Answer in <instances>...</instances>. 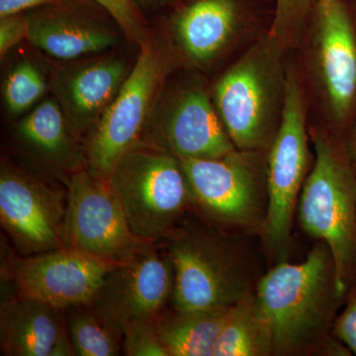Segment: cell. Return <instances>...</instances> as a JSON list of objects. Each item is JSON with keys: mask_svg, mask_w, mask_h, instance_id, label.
<instances>
[{"mask_svg": "<svg viewBox=\"0 0 356 356\" xmlns=\"http://www.w3.org/2000/svg\"><path fill=\"white\" fill-rule=\"evenodd\" d=\"M255 296L270 325L274 355L313 350L322 343L343 296L330 248L317 243L303 262L278 264L259 281Z\"/></svg>", "mask_w": 356, "mask_h": 356, "instance_id": "obj_1", "label": "cell"}, {"mask_svg": "<svg viewBox=\"0 0 356 356\" xmlns=\"http://www.w3.org/2000/svg\"><path fill=\"white\" fill-rule=\"evenodd\" d=\"M282 50L267 36L248 49L215 86L213 102L236 149L259 152L273 144L284 102Z\"/></svg>", "mask_w": 356, "mask_h": 356, "instance_id": "obj_2", "label": "cell"}, {"mask_svg": "<svg viewBox=\"0 0 356 356\" xmlns=\"http://www.w3.org/2000/svg\"><path fill=\"white\" fill-rule=\"evenodd\" d=\"M159 242L175 270L172 308H227L250 292L242 255L216 229L180 219Z\"/></svg>", "mask_w": 356, "mask_h": 356, "instance_id": "obj_3", "label": "cell"}, {"mask_svg": "<svg viewBox=\"0 0 356 356\" xmlns=\"http://www.w3.org/2000/svg\"><path fill=\"white\" fill-rule=\"evenodd\" d=\"M107 185L133 233L149 242L165 238L192 203L179 159L144 145L119 159Z\"/></svg>", "mask_w": 356, "mask_h": 356, "instance_id": "obj_4", "label": "cell"}, {"mask_svg": "<svg viewBox=\"0 0 356 356\" xmlns=\"http://www.w3.org/2000/svg\"><path fill=\"white\" fill-rule=\"evenodd\" d=\"M314 145L315 165L300 193V222L330 248L344 295L356 261V177L324 134H316Z\"/></svg>", "mask_w": 356, "mask_h": 356, "instance_id": "obj_5", "label": "cell"}, {"mask_svg": "<svg viewBox=\"0 0 356 356\" xmlns=\"http://www.w3.org/2000/svg\"><path fill=\"white\" fill-rule=\"evenodd\" d=\"M165 72L163 51L152 41L140 49L118 95L84 139L86 170L105 184L119 159L140 144Z\"/></svg>", "mask_w": 356, "mask_h": 356, "instance_id": "obj_6", "label": "cell"}, {"mask_svg": "<svg viewBox=\"0 0 356 356\" xmlns=\"http://www.w3.org/2000/svg\"><path fill=\"white\" fill-rule=\"evenodd\" d=\"M259 152L240 151L217 159H179L192 203L211 220L238 227L266 225L267 170Z\"/></svg>", "mask_w": 356, "mask_h": 356, "instance_id": "obj_7", "label": "cell"}, {"mask_svg": "<svg viewBox=\"0 0 356 356\" xmlns=\"http://www.w3.org/2000/svg\"><path fill=\"white\" fill-rule=\"evenodd\" d=\"M67 192L7 159L0 166V222L23 257L65 248Z\"/></svg>", "mask_w": 356, "mask_h": 356, "instance_id": "obj_8", "label": "cell"}, {"mask_svg": "<svg viewBox=\"0 0 356 356\" xmlns=\"http://www.w3.org/2000/svg\"><path fill=\"white\" fill-rule=\"evenodd\" d=\"M308 165L305 98L296 72L288 69L280 123L266 166L268 210L264 227L276 250H283L289 243L293 214Z\"/></svg>", "mask_w": 356, "mask_h": 356, "instance_id": "obj_9", "label": "cell"}, {"mask_svg": "<svg viewBox=\"0 0 356 356\" xmlns=\"http://www.w3.org/2000/svg\"><path fill=\"white\" fill-rule=\"evenodd\" d=\"M65 188V248L119 264L132 259L151 243L133 233L108 185L86 168L70 175Z\"/></svg>", "mask_w": 356, "mask_h": 356, "instance_id": "obj_10", "label": "cell"}, {"mask_svg": "<svg viewBox=\"0 0 356 356\" xmlns=\"http://www.w3.org/2000/svg\"><path fill=\"white\" fill-rule=\"evenodd\" d=\"M140 144L178 159H217L236 149L210 95L194 84L156 102Z\"/></svg>", "mask_w": 356, "mask_h": 356, "instance_id": "obj_11", "label": "cell"}, {"mask_svg": "<svg viewBox=\"0 0 356 356\" xmlns=\"http://www.w3.org/2000/svg\"><path fill=\"white\" fill-rule=\"evenodd\" d=\"M2 259L1 277L17 293L64 310L90 303L116 266L65 247L29 257L9 252Z\"/></svg>", "mask_w": 356, "mask_h": 356, "instance_id": "obj_12", "label": "cell"}, {"mask_svg": "<svg viewBox=\"0 0 356 356\" xmlns=\"http://www.w3.org/2000/svg\"><path fill=\"white\" fill-rule=\"evenodd\" d=\"M173 286L172 261L159 242H151L110 269L90 303L123 329L132 323L156 321L170 305Z\"/></svg>", "mask_w": 356, "mask_h": 356, "instance_id": "obj_13", "label": "cell"}, {"mask_svg": "<svg viewBox=\"0 0 356 356\" xmlns=\"http://www.w3.org/2000/svg\"><path fill=\"white\" fill-rule=\"evenodd\" d=\"M0 350L4 356H74L64 309L2 292Z\"/></svg>", "mask_w": 356, "mask_h": 356, "instance_id": "obj_14", "label": "cell"}, {"mask_svg": "<svg viewBox=\"0 0 356 356\" xmlns=\"http://www.w3.org/2000/svg\"><path fill=\"white\" fill-rule=\"evenodd\" d=\"M98 9L102 8L44 6L27 11V40L58 60H77L109 50L119 44L120 36L95 17Z\"/></svg>", "mask_w": 356, "mask_h": 356, "instance_id": "obj_15", "label": "cell"}, {"mask_svg": "<svg viewBox=\"0 0 356 356\" xmlns=\"http://www.w3.org/2000/svg\"><path fill=\"white\" fill-rule=\"evenodd\" d=\"M128 74L127 63L117 57L89 60L58 72L54 95L76 138L81 140L83 136L88 137Z\"/></svg>", "mask_w": 356, "mask_h": 356, "instance_id": "obj_16", "label": "cell"}, {"mask_svg": "<svg viewBox=\"0 0 356 356\" xmlns=\"http://www.w3.org/2000/svg\"><path fill=\"white\" fill-rule=\"evenodd\" d=\"M318 70L334 117L343 120L356 97V39L350 13L341 0L318 2Z\"/></svg>", "mask_w": 356, "mask_h": 356, "instance_id": "obj_17", "label": "cell"}, {"mask_svg": "<svg viewBox=\"0 0 356 356\" xmlns=\"http://www.w3.org/2000/svg\"><path fill=\"white\" fill-rule=\"evenodd\" d=\"M14 140L26 158L65 186L70 175L88 168L83 144L70 130L55 97L44 100L16 125Z\"/></svg>", "mask_w": 356, "mask_h": 356, "instance_id": "obj_18", "label": "cell"}, {"mask_svg": "<svg viewBox=\"0 0 356 356\" xmlns=\"http://www.w3.org/2000/svg\"><path fill=\"white\" fill-rule=\"evenodd\" d=\"M242 18L238 0H191L173 14L175 43L191 64H208L235 38Z\"/></svg>", "mask_w": 356, "mask_h": 356, "instance_id": "obj_19", "label": "cell"}, {"mask_svg": "<svg viewBox=\"0 0 356 356\" xmlns=\"http://www.w3.org/2000/svg\"><path fill=\"white\" fill-rule=\"evenodd\" d=\"M229 309H165L156 325L168 356H213Z\"/></svg>", "mask_w": 356, "mask_h": 356, "instance_id": "obj_20", "label": "cell"}, {"mask_svg": "<svg viewBox=\"0 0 356 356\" xmlns=\"http://www.w3.org/2000/svg\"><path fill=\"white\" fill-rule=\"evenodd\" d=\"M274 355L270 325L250 291L229 307L213 356Z\"/></svg>", "mask_w": 356, "mask_h": 356, "instance_id": "obj_21", "label": "cell"}, {"mask_svg": "<svg viewBox=\"0 0 356 356\" xmlns=\"http://www.w3.org/2000/svg\"><path fill=\"white\" fill-rule=\"evenodd\" d=\"M65 315L74 355H122L123 329L92 304L69 307Z\"/></svg>", "mask_w": 356, "mask_h": 356, "instance_id": "obj_22", "label": "cell"}, {"mask_svg": "<svg viewBox=\"0 0 356 356\" xmlns=\"http://www.w3.org/2000/svg\"><path fill=\"white\" fill-rule=\"evenodd\" d=\"M47 89L46 81L38 67L29 60L19 63L6 79L3 100L13 116H19L41 99Z\"/></svg>", "mask_w": 356, "mask_h": 356, "instance_id": "obj_23", "label": "cell"}, {"mask_svg": "<svg viewBox=\"0 0 356 356\" xmlns=\"http://www.w3.org/2000/svg\"><path fill=\"white\" fill-rule=\"evenodd\" d=\"M318 0H275V13L268 36L284 49L294 43Z\"/></svg>", "mask_w": 356, "mask_h": 356, "instance_id": "obj_24", "label": "cell"}, {"mask_svg": "<svg viewBox=\"0 0 356 356\" xmlns=\"http://www.w3.org/2000/svg\"><path fill=\"white\" fill-rule=\"evenodd\" d=\"M109 14L122 34L132 43L144 49L151 43L144 13L134 0H90Z\"/></svg>", "mask_w": 356, "mask_h": 356, "instance_id": "obj_25", "label": "cell"}, {"mask_svg": "<svg viewBox=\"0 0 356 356\" xmlns=\"http://www.w3.org/2000/svg\"><path fill=\"white\" fill-rule=\"evenodd\" d=\"M122 355L125 356H168L156 330V321H144L123 327Z\"/></svg>", "mask_w": 356, "mask_h": 356, "instance_id": "obj_26", "label": "cell"}, {"mask_svg": "<svg viewBox=\"0 0 356 356\" xmlns=\"http://www.w3.org/2000/svg\"><path fill=\"white\" fill-rule=\"evenodd\" d=\"M27 31L26 13L0 18V57L3 58L16 44L27 39Z\"/></svg>", "mask_w": 356, "mask_h": 356, "instance_id": "obj_27", "label": "cell"}, {"mask_svg": "<svg viewBox=\"0 0 356 356\" xmlns=\"http://www.w3.org/2000/svg\"><path fill=\"white\" fill-rule=\"evenodd\" d=\"M44 6H98L90 0H0V18ZM100 7V6H99Z\"/></svg>", "mask_w": 356, "mask_h": 356, "instance_id": "obj_28", "label": "cell"}, {"mask_svg": "<svg viewBox=\"0 0 356 356\" xmlns=\"http://www.w3.org/2000/svg\"><path fill=\"white\" fill-rule=\"evenodd\" d=\"M334 334L356 355V290L334 324Z\"/></svg>", "mask_w": 356, "mask_h": 356, "instance_id": "obj_29", "label": "cell"}, {"mask_svg": "<svg viewBox=\"0 0 356 356\" xmlns=\"http://www.w3.org/2000/svg\"><path fill=\"white\" fill-rule=\"evenodd\" d=\"M142 11H153L172 3V0H134Z\"/></svg>", "mask_w": 356, "mask_h": 356, "instance_id": "obj_30", "label": "cell"}, {"mask_svg": "<svg viewBox=\"0 0 356 356\" xmlns=\"http://www.w3.org/2000/svg\"><path fill=\"white\" fill-rule=\"evenodd\" d=\"M350 149L353 158L356 161V125L355 129H353V136H351Z\"/></svg>", "mask_w": 356, "mask_h": 356, "instance_id": "obj_31", "label": "cell"}, {"mask_svg": "<svg viewBox=\"0 0 356 356\" xmlns=\"http://www.w3.org/2000/svg\"><path fill=\"white\" fill-rule=\"evenodd\" d=\"M330 1V0H318V2H327Z\"/></svg>", "mask_w": 356, "mask_h": 356, "instance_id": "obj_32", "label": "cell"}]
</instances>
